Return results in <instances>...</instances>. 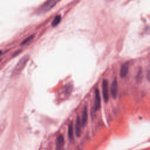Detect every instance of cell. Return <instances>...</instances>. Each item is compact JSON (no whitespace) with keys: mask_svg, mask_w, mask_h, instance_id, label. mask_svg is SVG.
<instances>
[{"mask_svg":"<svg viewBox=\"0 0 150 150\" xmlns=\"http://www.w3.org/2000/svg\"><path fill=\"white\" fill-rule=\"evenodd\" d=\"M59 1V0H47L38 10V13L43 14L54 8Z\"/></svg>","mask_w":150,"mask_h":150,"instance_id":"6da1fadb","label":"cell"},{"mask_svg":"<svg viewBox=\"0 0 150 150\" xmlns=\"http://www.w3.org/2000/svg\"><path fill=\"white\" fill-rule=\"evenodd\" d=\"M29 58H30V57L28 55H25V56H24L23 58H22L19 61L18 63L16 65L15 68L14 69L12 74L15 75V74H17L19 73L22 70V69L25 67V66L26 64L27 63V62L29 60Z\"/></svg>","mask_w":150,"mask_h":150,"instance_id":"7a4b0ae2","label":"cell"},{"mask_svg":"<svg viewBox=\"0 0 150 150\" xmlns=\"http://www.w3.org/2000/svg\"><path fill=\"white\" fill-rule=\"evenodd\" d=\"M102 92L104 100L106 103L109 101V86L108 81L106 79H104L102 82Z\"/></svg>","mask_w":150,"mask_h":150,"instance_id":"3957f363","label":"cell"},{"mask_svg":"<svg viewBox=\"0 0 150 150\" xmlns=\"http://www.w3.org/2000/svg\"><path fill=\"white\" fill-rule=\"evenodd\" d=\"M101 106V98L100 94V92L98 89L95 90V100L94 103V111H97L100 108Z\"/></svg>","mask_w":150,"mask_h":150,"instance_id":"277c9868","label":"cell"},{"mask_svg":"<svg viewBox=\"0 0 150 150\" xmlns=\"http://www.w3.org/2000/svg\"><path fill=\"white\" fill-rule=\"evenodd\" d=\"M118 92V82L116 79H114L112 82L111 86V94L114 98H116L117 96Z\"/></svg>","mask_w":150,"mask_h":150,"instance_id":"5b68a950","label":"cell"},{"mask_svg":"<svg viewBox=\"0 0 150 150\" xmlns=\"http://www.w3.org/2000/svg\"><path fill=\"white\" fill-rule=\"evenodd\" d=\"M129 64L127 63H126L121 65V69H120V75L121 78H125L127 76V75L129 73Z\"/></svg>","mask_w":150,"mask_h":150,"instance_id":"8992f818","label":"cell"},{"mask_svg":"<svg viewBox=\"0 0 150 150\" xmlns=\"http://www.w3.org/2000/svg\"><path fill=\"white\" fill-rule=\"evenodd\" d=\"M81 119L78 117L76 120V124H75V134H76L77 137H79L81 136Z\"/></svg>","mask_w":150,"mask_h":150,"instance_id":"52a82bcc","label":"cell"},{"mask_svg":"<svg viewBox=\"0 0 150 150\" xmlns=\"http://www.w3.org/2000/svg\"><path fill=\"white\" fill-rule=\"evenodd\" d=\"M87 117H88L87 110V107H85L84 108V109H83L82 119L81 120V123L82 127H83L85 126V125H86V124L87 122Z\"/></svg>","mask_w":150,"mask_h":150,"instance_id":"ba28073f","label":"cell"},{"mask_svg":"<svg viewBox=\"0 0 150 150\" xmlns=\"http://www.w3.org/2000/svg\"><path fill=\"white\" fill-rule=\"evenodd\" d=\"M64 137L62 135H59L57 138H56V148L57 149H61L64 144L65 141H64Z\"/></svg>","mask_w":150,"mask_h":150,"instance_id":"9c48e42d","label":"cell"},{"mask_svg":"<svg viewBox=\"0 0 150 150\" xmlns=\"http://www.w3.org/2000/svg\"><path fill=\"white\" fill-rule=\"evenodd\" d=\"M61 21V15H57V16H56V17H55L54 19L53 20L52 22V25L53 27H56V26H57L60 23Z\"/></svg>","mask_w":150,"mask_h":150,"instance_id":"30bf717a","label":"cell"},{"mask_svg":"<svg viewBox=\"0 0 150 150\" xmlns=\"http://www.w3.org/2000/svg\"><path fill=\"white\" fill-rule=\"evenodd\" d=\"M68 136H69V138L70 140H72V138H73V126H72V122L69 125Z\"/></svg>","mask_w":150,"mask_h":150,"instance_id":"8fae6325","label":"cell"},{"mask_svg":"<svg viewBox=\"0 0 150 150\" xmlns=\"http://www.w3.org/2000/svg\"><path fill=\"white\" fill-rule=\"evenodd\" d=\"M34 36H35L34 35H32L30 36L29 37H28L27 38H26L25 39L23 40V41L22 42V43H21V45H25V44H27L28 43L30 42L34 39Z\"/></svg>","mask_w":150,"mask_h":150,"instance_id":"7c38bea8","label":"cell"},{"mask_svg":"<svg viewBox=\"0 0 150 150\" xmlns=\"http://www.w3.org/2000/svg\"><path fill=\"white\" fill-rule=\"evenodd\" d=\"M142 73L141 70H140L139 73H138V75H137V79L138 81H140L141 79V78H142V73Z\"/></svg>","mask_w":150,"mask_h":150,"instance_id":"4fadbf2b","label":"cell"},{"mask_svg":"<svg viewBox=\"0 0 150 150\" xmlns=\"http://www.w3.org/2000/svg\"><path fill=\"white\" fill-rule=\"evenodd\" d=\"M1 59H0V62H1Z\"/></svg>","mask_w":150,"mask_h":150,"instance_id":"5bb4252c","label":"cell"}]
</instances>
